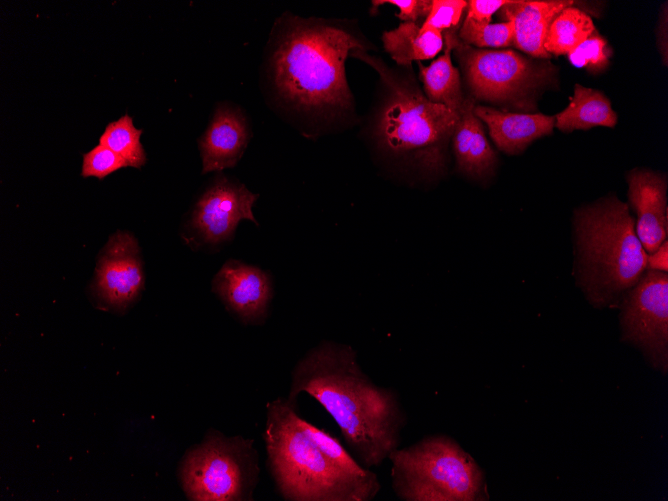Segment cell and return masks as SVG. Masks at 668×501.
<instances>
[{
  "mask_svg": "<svg viewBox=\"0 0 668 501\" xmlns=\"http://www.w3.org/2000/svg\"><path fill=\"white\" fill-rule=\"evenodd\" d=\"M367 49L348 26L322 19L279 17L265 51L263 75L275 106L306 119H334L348 113L353 97L345 61Z\"/></svg>",
  "mask_w": 668,
  "mask_h": 501,
  "instance_id": "obj_1",
  "label": "cell"
},
{
  "mask_svg": "<svg viewBox=\"0 0 668 501\" xmlns=\"http://www.w3.org/2000/svg\"><path fill=\"white\" fill-rule=\"evenodd\" d=\"M316 399L337 423L355 458L366 468L380 465L399 448L407 416L398 394L364 373L355 350L322 341L291 372L288 399Z\"/></svg>",
  "mask_w": 668,
  "mask_h": 501,
  "instance_id": "obj_2",
  "label": "cell"
},
{
  "mask_svg": "<svg viewBox=\"0 0 668 501\" xmlns=\"http://www.w3.org/2000/svg\"><path fill=\"white\" fill-rule=\"evenodd\" d=\"M262 438L269 472L286 501H371L380 492L377 475L354 476L328 456L288 398L267 403Z\"/></svg>",
  "mask_w": 668,
  "mask_h": 501,
  "instance_id": "obj_3",
  "label": "cell"
},
{
  "mask_svg": "<svg viewBox=\"0 0 668 501\" xmlns=\"http://www.w3.org/2000/svg\"><path fill=\"white\" fill-rule=\"evenodd\" d=\"M350 56L371 65L387 89L372 132L377 150L404 171L427 178L442 174L460 114L430 102L416 84L399 79L365 50H355Z\"/></svg>",
  "mask_w": 668,
  "mask_h": 501,
  "instance_id": "obj_4",
  "label": "cell"
},
{
  "mask_svg": "<svg viewBox=\"0 0 668 501\" xmlns=\"http://www.w3.org/2000/svg\"><path fill=\"white\" fill-rule=\"evenodd\" d=\"M646 251L627 204L610 197L575 215L573 275L595 308H613L646 271Z\"/></svg>",
  "mask_w": 668,
  "mask_h": 501,
  "instance_id": "obj_5",
  "label": "cell"
},
{
  "mask_svg": "<svg viewBox=\"0 0 668 501\" xmlns=\"http://www.w3.org/2000/svg\"><path fill=\"white\" fill-rule=\"evenodd\" d=\"M391 462V487L403 501H485V474L475 459L446 435H429L397 448Z\"/></svg>",
  "mask_w": 668,
  "mask_h": 501,
  "instance_id": "obj_6",
  "label": "cell"
},
{
  "mask_svg": "<svg viewBox=\"0 0 668 501\" xmlns=\"http://www.w3.org/2000/svg\"><path fill=\"white\" fill-rule=\"evenodd\" d=\"M255 441L210 429L182 458L179 479L191 501H252L259 482Z\"/></svg>",
  "mask_w": 668,
  "mask_h": 501,
  "instance_id": "obj_7",
  "label": "cell"
},
{
  "mask_svg": "<svg viewBox=\"0 0 668 501\" xmlns=\"http://www.w3.org/2000/svg\"><path fill=\"white\" fill-rule=\"evenodd\" d=\"M618 307L621 339L660 372L668 371V274L646 270Z\"/></svg>",
  "mask_w": 668,
  "mask_h": 501,
  "instance_id": "obj_8",
  "label": "cell"
},
{
  "mask_svg": "<svg viewBox=\"0 0 668 501\" xmlns=\"http://www.w3.org/2000/svg\"><path fill=\"white\" fill-rule=\"evenodd\" d=\"M453 50L477 99L490 102L516 100L533 87L540 76L529 60L511 50L475 48L462 42L456 34Z\"/></svg>",
  "mask_w": 668,
  "mask_h": 501,
  "instance_id": "obj_9",
  "label": "cell"
},
{
  "mask_svg": "<svg viewBox=\"0 0 668 501\" xmlns=\"http://www.w3.org/2000/svg\"><path fill=\"white\" fill-rule=\"evenodd\" d=\"M258 198L243 184L220 176L195 205L192 228L208 243L229 239L241 220L256 223L252 207Z\"/></svg>",
  "mask_w": 668,
  "mask_h": 501,
  "instance_id": "obj_10",
  "label": "cell"
},
{
  "mask_svg": "<svg viewBox=\"0 0 668 501\" xmlns=\"http://www.w3.org/2000/svg\"><path fill=\"white\" fill-rule=\"evenodd\" d=\"M144 285V274L136 239L118 231L109 238L96 268L95 291L114 308L132 302Z\"/></svg>",
  "mask_w": 668,
  "mask_h": 501,
  "instance_id": "obj_11",
  "label": "cell"
},
{
  "mask_svg": "<svg viewBox=\"0 0 668 501\" xmlns=\"http://www.w3.org/2000/svg\"><path fill=\"white\" fill-rule=\"evenodd\" d=\"M213 291L227 309L245 324H257L267 316L272 283L261 269L238 261H227L213 279Z\"/></svg>",
  "mask_w": 668,
  "mask_h": 501,
  "instance_id": "obj_12",
  "label": "cell"
},
{
  "mask_svg": "<svg viewBox=\"0 0 668 501\" xmlns=\"http://www.w3.org/2000/svg\"><path fill=\"white\" fill-rule=\"evenodd\" d=\"M627 181L635 231L646 253H651L667 240V181L659 173L641 169L631 171Z\"/></svg>",
  "mask_w": 668,
  "mask_h": 501,
  "instance_id": "obj_13",
  "label": "cell"
},
{
  "mask_svg": "<svg viewBox=\"0 0 668 501\" xmlns=\"http://www.w3.org/2000/svg\"><path fill=\"white\" fill-rule=\"evenodd\" d=\"M250 136V126L244 112L231 104L219 105L199 140L203 173L235 166Z\"/></svg>",
  "mask_w": 668,
  "mask_h": 501,
  "instance_id": "obj_14",
  "label": "cell"
},
{
  "mask_svg": "<svg viewBox=\"0 0 668 501\" xmlns=\"http://www.w3.org/2000/svg\"><path fill=\"white\" fill-rule=\"evenodd\" d=\"M573 1L519 0L509 1L500 9V16L514 25L512 45L537 58H550L544 43L554 18Z\"/></svg>",
  "mask_w": 668,
  "mask_h": 501,
  "instance_id": "obj_15",
  "label": "cell"
},
{
  "mask_svg": "<svg viewBox=\"0 0 668 501\" xmlns=\"http://www.w3.org/2000/svg\"><path fill=\"white\" fill-rule=\"evenodd\" d=\"M474 114L486 123L489 134L498 149L517 154L532 141L550 134L555 117L544 114L503 112L491 107L475 105Z\"/></svg>",
  "mask_w": 668,
  "mask_h": 501,
  "instance_id": "obj_16",
  "label": "cell"
},
{
  "mask_svg": "<svg viewBox=\"0 0 668 501\" xmlns=\"http://www.w3.org/2000/svg\"><path fill=\"white\" fill-rule=\"evenodd\" d=\"M474 100H464L459 122L452 135L457 168L463 174L485 180L494 172L497 156L489 144L482 121L474 114Z\"/></svg>",
  "mask_w": 668,
  "mask_h": 501,
  "instance_id": "obj_17",
  "label": "cell"
},
{
  "mask_svg": "<svg viewBox=\"0 0 668 501\" xmlns=\"http://www.w3.org/2000/svg\"><path fill=\"white\" fill-rule=\"evenodd\" d=\"M454 29H449L445 33L444 53L433 60L429 66L425 67L419 63V71L427 99L460 114L465 99L461 90L459 72L451 61Z\"/></svg>",
  "mask_w": 668,
  "mask_h": 501,
  "instance_id": "obj_18",
  "label": "cell"
},
{
  "mask_svg": "<svg viewBox=\"0 0 668 501\" xmlns=\"http://www.w3.org/2000/svg\"><path fill=\"white\" fill-rule=\"evenodd\" d=\"M385 50L402 66L413 61L434 58L443 47V33L435 29H424L415 22H403L382 35Z\"/></svg>",
  "mask_w": 668,
  "mask_h": 501,
  "instance_id": "obj_19",
  "label": "cell"
},
{
  "mask_svg": "<svg viewBox=\"0 0 668 501\" xmlns=\"http://www.w3.org/2000/svg\"><path fill=\"white\" fill-rule=\"evenodd\" d=\"M617 115L601 92L579 84L569 105L556 115L555 126L563 132L585 130L594 126L614 127Z\"/></svg>",
  "mask_w": 668,
  "mask_h": 501,
  "instance_id": "obj_20",
  "label": "cell"
},
{
  "mask_svg": "<svg viewBox=\"0 0 668 501\" xmlns=\"http://www.w3.org/2000/svg\"><path fill=\"white\" fill-rule=\"evenodd\" d=\"M594 31L595 27L590 16L572 6L567 7L552 21L544 48L549 54H569Z\"/></svg>",
  "mask_w": 668,
  "mask_h": 501,
  "instance_id": "obj_21",
  "label": "cell"
},
{
  "mask_svg": "<svg viewBox=\"0 0 668 501\" xmlns=\"http://www.w3.org/2000/svg\"><path fill=\"white\" fill-rule=\"evenodd\" d=\"M143 131L134 126L128 114L110 122L99 138V144L121 156L128 166L140 168L146 162V154L140 142Z\"/></svg>",
  "mask_w": 668,
  "mask_h": 501,
  "instance_id": "obj_22",
  "label": "cell"
},
{
  "mask_svg": "<svg viewBox=\"0 0 668 501\" xmlns=\"http://www.w3.org/2000/svg\"><path fill=\"white\" fill-rule=\"evenodd\" d=\"M514 25L512 21L495 24L478 25L464 20L458 38L468 44L480 48L505 47L512 44Z\"/></svg>",
  "mask_w": 668,
  "mask_h": 501,
  "instance_id": "obj_23",
  "label": "cell"
},
{
  "mask_svg": "<svg viewBox=\"0 0 668 501\" xmlns=\"http://www.w3.org/2000/svg\"><path fill=\"white\" fill-rule=\"evenodd\" d=\"M128 163L111 149L101 144L95 146L83 156L82 176L96 177L100 180Z\"/></svg>",
  "mask_w": 668,
  "mask_h": 501,
  "instance_id": "obj_24",
  "label": "cell"
},
{
  "mask_svg": "<svg viewBox=\"0 0 668 501\" xmlns=\"http://www.w3.org/2000/svg\"><path fill=\"white\" fill-rule=\"evenodd\" d=\"M467 2L463 0H433L431 10L422 23L424 29L443 30L455 28L462 16Z\"/></svg>",
  "mask_w": 668,
  "mask_h": 501,
  "instance_id": "obj_25",
  "label": "cell"
},
{
  "mask_svg": "<svg viewBox=\"0 0 668 501\" xmlns=\"http://www.w3.org/2000/svg\"><path fill=\"white\" fill-rule=\"evenodd\" d=\"M606 41L591 35L568 54L570 62L576 67L602 68L608 62Z\"/></svg>",
  "mask_w": 668,
  "mask_h": 501,
  "instance_id": "obj_26",
  "label": "cell"
},
{
  "mask_svg": "<svg viewBox=\"0 0 668 501\" xmlns=\"http://www.w3.org/2000/svg\"><path fill=\"white\" fill-rule=\"evenodd\" d=\"M383 4L394 5L399 9L397 17L404 22H415L420 18H427L430 10L432 1L428 0H383V1H373V8L371 11H374L377 6Z\"/></svg>",
  "mask_w": 668,
  "mask_h": 501,
  "instance_id": "obj_27",
  "label": "cell"
},
{
  "mask_svg": "<svg viewBox=\"0 0 668 501\" xmlns=\"http://www.w3.org/2000/svg\"><path fill=\"white\" fill-rule=\"evenodd\" d=\"M509 1L506 0H471L467 2V15L465 20L478 25L490 24L495 12L500 10Z\"/></svg>",
  "mask_w": 668,
  "mask_h": 501,
  "instance_id": "obj_28",
  "label": "cell"
},
{
  "mask_svg": "<svg viewBox=\"0 0 668 501\" xmlns=\"http://www.w3.org/2000/svg\"><path fill=\"white\" fill-rule=\"evenodd\" d=\"M646 270L668 271V241L665 240L651 253L646 255Z\"/></svg>",
  "mask_w": 668,
  "mask_h": 501,
  "instance_id": "obj_29",
  "label": "cell"
}]
</instances>
